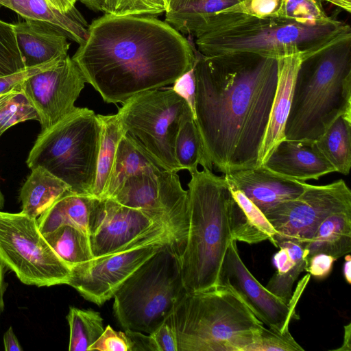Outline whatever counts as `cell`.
<instances>
[{
    "label": "cell",
    "mask_w": 351,
    "mask_h": 351,
    "mask_svg": "<svg viewBox=\"0 0 351 351\" xmlns=\"http://www.w3.org/2000/svg\"><path fill=\"white\" fill-rule=\"evenodd\" d=\"M173 84L171 88L187 102L195 120L196 82L194 65L193 68L179 77Z\"/></svg>",
    "instance_id": "41"
},
{
    "label": "cell",
    "mask_w": 351,
    "mask_h": 351,
    "mask_svg": "<svg viewBox=\"0 0 351 351\" xmlns=\"http://www.w3.org/2000/svg\"><path fill=\"white\" fill-rule=\"evenodd\" d=\"M175 156L181 170L191 173L197 169L198 165L205 167L201 140L192 116L180 126L175 141Z\"/></svg>",
    "instance_id": "33"
},
{
    "label": "cell",
    "mask_w": 351,
    "mask_h": 351,
    "mask_svg": "<svg viewBox=\"0 0 351 351\" xmlns=\"http://www.w3.org/2000/svg\"><path fill=\"white\" fill-rule=\"evenodd\" d=\"M237 241L231 240L223 260L219 285L232 290L252 313L267 327L283 332L288 329L293 308L269 291L243 262Z\"/></svg>",
    "instance_id": "16"
},
{
    "label": "cell",
    "mask_w": 351,
    "mask_h": 351,
    "mask_svg": "<svg viewBox=\"0 0 351 351\" xmlns=\"http://www.w3.org/2000/svg\"><path fill=\"white\" fill-rule=\"evenodd\" d=\"M314 142L335 172L348 175L351 167V117H338Z\"/></svg>",
    "instance_id": "29"
},
{
    "label": "cell",
    "mask_w": 351,
    "mask_h": 351,
    "mask_svg": "<svg viewBox=\"0 0 351 351\" xmlns=\"http://www.w3.org/2000/svg\"><path fill=\"white\" fill-rule=\"evenodd\" d=\"M194 0H168L167 12L174 11L179 8L186 6Z\"/></svg>",
    "instance_id": "52"
},
{
    "label": "cell",
    "mask_w": 351,
    "mask_h": 351,
    "mask_svg": "<svg viewBox=\"0 0 351 351\" xmlns=\"http://www.w3.org/2000/svg\"><path fill=\"white\" fill-rule=\"evenodd\" d=\"M116 114L125 133L160 167L175 173L181 170L175 141L182 122L193 114L171 88L138 93L124 102Z\"/></svg>",
    "instance_id": "9"
},
{
    "label": "cell",
    "mask_w": 351,
    "mask_h": 351,
    "mask_svg": "<svg viewBox=\"0 0 351 351\" xmlns=\"http://www.w3.org/2000/svg\"><path fill=\"white\" fill-rule=\"evenodd\" d=\"M269 170L289 179L306 182L335 172L319 152L314 141H280L262 165Z\"/></svg>",
    "instance_id": "18"
},
{
    "label": "cell",
    "mask_w": 351,
    "mask_h": 351,
    "mask_svg": "<svg viewBox=\"0 0 351 351\" xmlns=\"http://www.w3.org/2000/svg\"><path fill=\"white\" fill-rule=\"evenodd\" d=\"M276 19L305 26H322L340 21L326 13L320 0H282Z\"/></svg>",
    "instance_id": "34"
},
{
    "label": "cell",
    "mask_w": 351,
    "mask_h": 351,
    "mask_svg": "<svg viewBox=\"0 0 351 351\" xmlns=\"http://www.w3.org/2000/svg\"><path fill=\"white\" fill-rule=\"evenodd\" d=\"M149 335L152 336L158 351H178L176 333L167 322Z\"/></svg>",
    "instance_id": "44"
},
{
    "label": "cell",
    "mask_w": 351,
    "mask_h": 351,
    "mask_svg": "<svg viewBox=\"0 0 351 351\" xmlns=\"http://www.w3.org/2000/svg\"><path fill=\"white\" fill-rule=\"evenodd\" d=\"M162 168L128 134L121 138L103 198H110L130 177Z\"/></svg>",
    "instance_id": "27"
},
{
    "label": "cell",
    "mask_w": 351,
    "mask_h": 351,
    "mask_svg": "<svg viewBox=\"0 0 351 351\" xmlns=\"http://www.w3.org/2000/svg\"><path fill=\"white\" fill-rule=\"evenodd\" d=\"M239 0H194L184 7L165 12V21L182 34L193 36L210 14L237 3Z\"/></svg>",
    "instance_id": "31"
},
{
    "label": "cell",
    "mask_w": 351,
    "mask_h": 351,
    "mask_svg": "<svg viewBox=\"0 0 351 351\" xmlns=\"http://www.w3.org/2000/svg\"><path fill=\"white\" fill-rule=\"evenodd\" d=\"M304 51L277 58L278 81L267 127L259 153L261 166L276 146L285 139V128L291 108L295 77Z\"/></svg>",
    "instance_id": "20"
},
{
    "label": "cell",
    "mask_w": 351,
    "mask_h": 351,
    "mask_svg": "<svg viewBox=\"0 0 351 351\" xmlns=\"http://www.w3.org/2000/svg\"><path fill=\"white\" fill-rule=\"evenodd\" d=\"M246 351H304V349L293 339L289 330L282 332L263 326Z\"/></svg>",
    "instance_id": "38"
},
{
    "label": "cell",
    "mask_w": 351,
    "mask_h": 351,
    "mask_svg": "<svg viewBox=\"0 0 351 351\" xmlns=\"http://www.w3.org/2000/svg\"><path fill=\"white\" fill-rule=\"evenodd\" d=\"M93 350L130 351V345L125 331H116L108 325L88 349V351Z\"/></svg>",
    "instance_id": "40"
},
{
    "label": "cell",
    "mask_w": 351,
    "mask_h": 351,
    "mask_svg": "<svg viewBox=\"0 0 351 351\" xmlns=\"http://www.w3.org/2000/svg\"><path fill=\"white\" fill-rule=\"evenodd\" d=\"M85 83L82 72L69 55L22 82V90L38 114L41 131L76 109L75 102Z\"/></svg>",
    "instance_id": "15"
},
{
    "label": "cell",
    "mask_w": 351,
    "mask_h": 351,
    "mask_svg": "<svg viewBox=\"0 0 351 351\" xmlns=\"http://www.w3.org/2000/svg\"><path fill=\"white\" fill-rule=\"evenodd\" d=\"M280 248L273 257L276 271L265 288L288 305L292 300L293 286L307 265V250L298 242L286 241L277 244Z\"/></svg>",
    "instance_id": "23"
},
{
    "label": "cell",
    "mask_w": 351,
    "mask_h": 351,
    "mask_svg": "<svg viewBox=\"0 0 351 351\" xmlns=\"http://www.w3.org/2000/svg\"><path fill=\"white\" fill-rule=\"evenodd\" d=\"M93 197L68 191L37 218L43 235L69 225L88 234V222Z\"/></svg>",
    "instance_id": "26"
},
{
    "label": "cell",
    "mask_w": 351,
    "mask_h": 351,
    "mask_svg": "<svg viewBox=\"0 0 351 351\" xmlns=\"http://www.w3.org/2000/svg\"><path fill=\"white\" fill-rule=\"evenodd\" d=\"M229 187L232 194L229 207L232 239L248 244L265 240L273 243L276 231L265 214L241 191Z\"/></svg>",
    "instance_id": "21"
},
{
    "label": "cell",
    "mask_w": 351,
    "mask_h": 351,
    "mask_svg": "<svg viewBox=\"0 0 351 351\" xmlns=\"http://www.w3.org/2000/svg\"><path fill=\"white\" fill-rule=\"evenodd\" d=\"M189 230L179 256L187 292L219 285L222 265L232 240L229 207L232 194L224 176L203 168L190 173Z\"/></svg>",
    "instance_id": "4"
},
{
    "label": "cell",
    "mask_w": 351,
    "mask_h": 351,
    "mask_svg": "<svg viewBox=\"0 0 351 351\" xmlns=\"http://www.w3.org/2000/svg\"><path fill=\"white\" fill-rule=\"evenodd\" d=\"M0 7L15 12L24 19L50 23L79 45L86 38L88 25L77 9L67 14L62 13L46 0H0Z\"/></svg>",
    "instance_id": "22"
},
{
    "label": "cell",
    "mask_w": 351,
    "mask_h": 351,
    "mask_svg": "<svg viewBox=\"0 0 351 351\" xmlns=\"http://www.w3.org/2000/svg\"><path fill=\"white\" fill-rule=\"evenodd\" d=\"M13 25L25 67L38 66L68 55V38L58 27L32 19H25Z\"/></svg>",
    "instance_id": "19"
},
{
    "label": "cell",
    "mask_w": 351,
    "mask_h": 351,
    "mask_svg": "<svg viewBox=\"0 0 351 351\" xmlns=\"http://www.w3.org/2000/svg\"><path fill=\"white\" fill-rule=\"evenodd\" d=\"M69 328V351H86L104 330L100 313L92 309L70 307L66 316Z\"/></svg>",
    "instance_id": "32"
},
{
    "label": "cell",
    "mask_w": 351,
    "mask_h": 351,
    "mask_svg": "<svg viewBox=\"0 0 351 351\" xmlns=\"http://www.w3.org/2000/svg\"><path fill=\"white\" fill-rule=\"evenodd\" d=\"M193 37L198 51L206 56L251 53L277 59L304 51L306 58L351 38V28L341 21L305 26L280 19L223 12L208 16Z\"/></svg>",
    "instance_id": "3"
},
{
    "label": "cell",
    "mask_w": 351,
    "mask_h": 351,
    "mask_svg": "<svg viewBox=\"0 0 351 351\" xmlns=\"http://www.w3.org/2000/svg\"><path fill=\"white\" fill-rule=\"evenodd\" d=\"M98 117L101 123V134L96 178L91 197L101 199L109 182L119 143L125 134V131L117 114H98Z\"/></svg>",
    "instance_id": "28"
},
{
    "label": "cell",
    "mask_w": 351,
    "mask_h": 351,
    "mask_svg": "<svg viewBox=\"0 0 351 351\" xmlns=\"http://www.w3.org/2000/svg\"><path fill=\"white\" fill-rule=\"evenodd\" d=\"M31 170L21 189L19 199L21 212L37 219L70 189L63 181L41 167Z\"/></svg>",
    "instance_id": "25"
},
{
    "label": "cell",
    "mask_w": 351,
    "mask_h": 351,
    "mask_svg": "<svg viewBox=\"0 0 351 351\" xmlns=\"http://www.w3.org/2000/svg\"><path fill=\"white\" fill-rule=\"evenodd\" d=\"M351 209V191L343 180L325 185L306 183L297 197L283 202L264 214L276 231L273 244L291 241L304 243L328 215Z\"/></svg>",
    "instance_id": "13"
},
{
    "label": "cell",
    "mask_w": 351,
    "mask_h": 351,
    "mask_svg": "<svg viewBox=\"0 0 351 351\" xmlns=\"http://www.w3.org/2000/svg\"><path fill=\"white\" fill-rule=\"evenodd\" d=\"M125 332L130 342V351H158L149 334L131 330H125Z\"/></svg>",
    "instance_id": "45"
},
{
    "label": "cell",
    "mask_w": 351,
    "mask_h": 351,
    "mask_svg": "<svg viewBox=\"0 0 351 351\" xmlns=\"http://www.w3.org/2000/svg\"><path fill=\"white\" fill-rule=\"evenodd\" d=\"M4 349L6 351H21L23 348L10 326L3 335Z\"/></svg>",
    "instance_id": "46"
},
{
    "label": "cell",
    "mask_w": 351,
    "mask_h": 351,
    "mask_svg": "<svg viewBox=\"0 0 351 351\" xmlns=\"http://www.w3.org/2000/svg\"><path fill=\"white\" fill-rule=\"evenodd\" d=\"M335 260V258L326 254H313L308 258L305 271L317 279H324L330 274Z\"/></svg>",
    "instance_id": "43"
},
{
    "label": "cell",
    "mask_w": 351,
    "mask_h": 351,
    "mask_svg": "<svg viewBox=\"0 0 351 351\" xmlns=\"http://www.w3.org/2000/svg\"><path fill=\"white\" fill-rule=\"evenodd\" d=\"M47 3L62 13L67 14L76 8L74 6L77 0H46Z\"/></svg>",
    "instance_id": "47"
},
{
    "label": "cell",
    "mask_w": 351,
    "mask_h": 351,
    "mask_svg": "<svg viewBox=\"0 0 351 351\" xmlns=\"http://www.w3.org/2000/svg\"><path fill=\"white\" fill-rule=\"evenodd\" d=\"M109 199L137 209L165 223L181 255L189 230L188 191L179 176L158 168L128 178Z\"/></svg>",
    "instance_id": "11"
},
{
    "label": "cell",
    "mask_w": 351,
    "mask_h": 351,
    "mask_svg": "<svg viewBox=\"0 0 351 351\" xmlns=\"http://www.w3.org/2000/svg\"><path fill=\"white\" fill-rule=\"evenodd\" d=\"M165 233L173 236L165 223L144 212L109 198L93 197L88 237L94 257L120 251L143 238Z\"/></svg>",
    "instance_id": "14"
},
{
    "label": "cell",
    "mask_w": 351,
    "mask_h": 351,
    "mask_svg": "<svg viewBox=\"0 0 351 351\" xmlns=\"http://www.w3.org/2000/svg\"><path fill=\"white\" fill-rule=\"evenodd\" d=\"M178 254L167 245L144 262L114 295L113 314L125 330L151 334L186 293Z\"/></svg>",
    "instance_id": "8"
},
{
    "label": "cell",
    "mask_w": 351,
    "mask_h": 351,
    "mask_svg": "<svg viewBox=\"0 0 351 351\" xmlns=\"http://www.w3.org/2000/svg\"><path fill=\"white\" fill-rule=\"evenodd\" d=\"M21 84L0 95V137L16 124L29 120L38 121V114L22 90Z\"/></svg>",
    "instance_id": "35"
},
{
    "label": "cell",
    "mask_w": 351,
    "mask_h": 351,
    "mask_svg": "<svg viewBox=\"0 0 351 351\" xmlns=\"http://www.w3.org/2000/svg\"><path fill=\"white\" fill-rule=\"evenodd\" d=\"M5 265L0 257V317L4 308L3 295L6 289V284L4 281Z\"/></svg>",
    "instance_id": "48"
},
{
    "label": "cell",
    "mask_w": 351,
    "mask_h": 351,
    "mask_svg": "<svg viewBox=\"0 0 351 351\" xmlns=\"http://www.w3.org/2000/svg\"><path fill=\"white\" fill-rule=\"evenodd\" d=\"M345 262L343 267V274L346 281L351 283V257L349 254L345 255Z\"/></svg>",
    "instance_id": "51"
},
{
    "label": "cell",
    "mask_w": 351,
    "mask_h": 351,
    "mask_svg": "<svg viewBox=\"0 0 351 351\" xmlns=\"http://www.w3.org/2000/svg\"><path fill=\"white\" fill-rule=\"evenodd\" d=\"M178 351H246L264 324L229 287L186 292L166 321Z\"/></svg>",
    "instance_id": "6"
},
{
    "label": "cell",
    "mask_w": 351,
    "mask_h": 351,
    "mask_svg": "<svg viewBox=\"0 0 351 351\" xmlns=\"http://www.w3.org/2000/svg\"><path fill=\"white\" fill-rule=\"evenodd\" d=\"M95 12H101L104 0H77Z\"/></svg>",
    "instance_id": "50"
},
{
    "label": "cell",
    "mask_w": 351,
    "mask_h": 351,
    "mask_svg": "<svg viewBox=\"0 0 351 351\" xmlns=\"http://www.w3.org/2000/svg\"><path fill=\"white\" fill-rule=\"evenodd\" d=\"M281 2L282 0H241L216 13L232 12L259 19H276Z\"/></svg>",
    "instance_id": "39"
},
{
    "label": "cell",
    "mask_w": 351,
    "mask_h": 351,
    "mask_svg": "<svg viewBox=\"0 0 351 351\" xmlns=\"http://www.w3.org/2000/svg\"><path fill=\"white\" fill-rule=\"evenodd\" d=\"M0 257L28 285H66L71 273L41 234L37 219L21 211H0Z\"/></svg>",
    "instance_id": "10"
},
{
    "label": "cell",
    "mask_w": 351,
    "mask_h": 351,
    "mask_svg": "<svg viewBox=\"0 0 351 351\" xmlns=\"http://www.w3.org/2000/svg\"><path fill=\"white\" fill-rule=\"evenodd\" d=\"M301 244L307 250V260L319 253L330 255L336 259L349 254L351 251V209L328 215L311 238Z\"/></svg>",
    "instance_id": "24"
},
{
    "label": "cell",
    "mask_w": 351,
    "mask_h": 351,
    "mask_svg": "<svg viewBox=\"0 0 351 351\" xmlns=\"http://www.w3.org/2000/svg\"><path fill=\"white\" fill-rule=\"evenodd\" d=\"M43 236L58 257L70 269L94 258L88 234L76 227L62 226Z\"/></svg>",
    "instance_id": "30"
},
{
    "label": "cell",
    "mask_w": 351,
    "mask_h": 351,
    "mask_svg": "<svg viewBox=\"0 0 351 351\" xmlns=\"http://www.w3.org/2000/svg\"><path fill=\"white\" fill-rule=\"evenodd\" d=\"M322 2L326 1L341 9L350 13L351 11V0H320Z\"/></svg>",
    "instance_id": "53"
},
{
    "label": "cell",
    "mask_w": 351,
    "mask_h": 351,
    "mask_svg": "<svg viewBox=\"0 0 351 351\" xmlns=\"http://www.w3.org/2000/svg\"><path fill=\"white\" fill-rule=\"evenodd\" d=\"M229 186L241 191L263 213L278 204L298 197L306 182L280 176L263 166L223 174Z\"/></svg>",
    "instance_id": "17"
},
{
    "label": "cell",
    "mask_w": 351,
    "mask_h": 351,
    "mask_svg": "<svg viewBox=\"0 0 351 351\" xmlns=\"http://www.w3.org/2000/svg\"><path fill=\"white\" fill-rule=\"evenodd\" d=\"M178 247L170 233L143 238L127 247L77 264L71 269L66 285L84 299L102 306L144 262L165 245Z\"/></svg>",
    "instance_id": "12"
},
{
    "label": "cell",
    "mask_w": 351,
    "mask_h": 351,
    "mask_svg": "<svg viewBox=\"0 0 351 351\" xmlns=\"http://www.w3.org/2000/svg\"><path fill=\"white\" fill-rule=\"evenodd\" d=\"M167 9L168 0H104L101 12L116 16H152Z\"/></svg>",
    "instance_id": "37"
},
{
    "label": "cell",
    "mask_w": 351,
    "mask_h": 351,
    "mask_svg": "<svg viewBox=\"0 0 351 351\" xmlns=\"http://www.w3.org/2000/svg\"><path fill=\"white\" fill-rule=\"evenodd\" d=\"M341 116L351 117V38L302 58L285 138L315 141Z\"/></svg>",
    "instance_id": "5"
},
{
    "label": "cell",
    "mask_w": 351,
    "mask_h": 351,
    "mask_svg": "<svg viewBox=\"0 0 351 351\" xmlns=\"http://www.w3.org/2000/svg\"><path fill=\"white\" fill-rule=\"evenodd\" d=\"M101 123L93 110L76 108L61 121L41 131L26 163L41 167L63 181L70 191L90 196L100 147Z\"/></svg>",
    "instance_id": "7"
},
{
    "label": "cell",
    "mask_w": 351,
    "mask_h": 351,
    "mask_svg": "<svg viewBox=\"0 0 351 351\" xmlns=\"http://www.w3.org/2000/svg\"><path fill=\"white\" fill-rule=\"evenodd\" d=\"M195 123L205 167L223 174L259 167L278 60L251 53L206 56L194 46Z\"/></svg>",
    "instance_id": "1"
},
{
    "label": "cell",
    "mask_w": 351,
    "mask_h": 351,
    "mask_svg": "<svg viewBox=\"0 0 351 351\" xmlns=\"http://www.w3.org/2000/svg\"><path fill=\"white\" fill-rule=\"evenodd\" d=\"M25 68L13 24L0 19V77L13 74Z\"/></svg>",
    "instance_id": "36"
},
{
    "label": "cell",
    "mask_w": 351,
    "mask_h": 351,
    "mask_svg": "<svg viewBox=\"0 0 351 351\" xmlns=\"http://www.w3.org/2000/svg\"><path fill=\"white\" fill-rule=\"evenodd\" d=\"M239 1H241V0H239Z\"/></svg>",
    "instance_id": "55"
},
{
    "label": "cell",
    "mask_w": 351,
    "mask_h": 351,
    "mask_svg": "<svg viewBox=\"0 0 351 351\" xmlns=\"http://www.w3.org/2000/svg\"><path fill=\"white\" fill-rule=\"evenodd\" d=\"M351 324L344 326V337L342 346L335 350L350 351L351 350Z\"/></svg>",
    "instance_id": "49"
},
{
    "label": "cell",
    "mask_w": 351,
    "mask_h": 351,
    "mask_svg": "<svg viewBox=\"0 0 351 351\" xmlns=\"http://www.w3.org/2000/svg\"><path fill=\"white\" fill-rule=\"evenodd\" d=\"M4 204V197L1 193V189H0V209L3 208Z\"/></svg>",
    "instance_id": "54"
},
{
    "label": "cell",
    "mask_w": 351,
    "mask_h": 351,
    "mask_svg": "<svg viewBox=\"0 0 351 351\" xmlns=\"http://www.w3.org/2000/svg\"><path fill=\"white\" fill-rule=\"evenodd\" d=\"M62 59L55 60L33 67L25 68L13 74L0 77V95L13 89L31 75L54 66Z\"/></svg>",
    "instance_id": "42"
},
{
    "label": "cell",
    "mask_w": 351,
    "mask_h": 351,
    "mask_svg": "<svg viewBox=\"0 0 351 351\" xmlns=\"http://www.w3.org/2000/svg\"><path fill=\"white\" fill-rule=\"evenodd\" d=\"M194 40L145 15L104 14L88 25L72 57L108 104L172 84L195 62Z\"/></svg>",
    "instance_id": "2"
}]
</instances>
